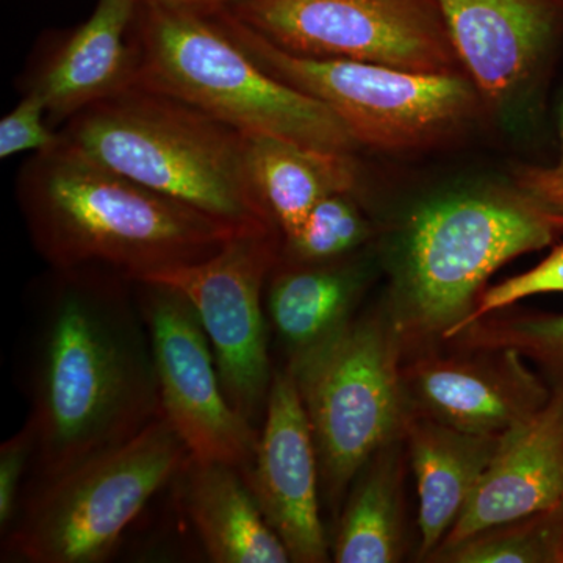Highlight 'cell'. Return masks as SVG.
Segmentation results:
<instances>
[{"mask_svg":"<svg viewBox=\"0 0 563 563\" xmlns=\"http://www.w3.org/2000/svg\"><path fill=\"white\" fill-rule=\"evenodd\" d=\"M55 273L33 325L29 484L120 446L163 417L150 331L129 290L132 282L102 268Z\"/></svg>","mask_w":563,"mask_h":563,"instance_id":"cell-1","label":"cell"},{"mask_svg":"<svg viewBox=\"0 0 563 563\" xmlns=\"http://www.w3.org/2000/svg\"><path fill=\"white\" fill-rule=\"evenodd\" d=\"M33 246L54 272L102 268L131 282L206 261L250 232L111 172L65 141L18 176Z\"/></svg>","mask_w":563,"mask_h":563,"instance_id":"cell-2","label":"cell"},{"mask_svg":"<svg viewBox=\"0 0 563 563\" xmlns=\"http://www.w3.org/2000/svg\"><path fill=\"white\" fill-rule=\"evenodd\" d=\"M60 133L91 161L166 198L243 231H279L251 179L246 135L190 103L135 85L81 110Z\"/></svg>","mask_w":563,"mask_h":563,"instance_id":"cell-3","label":"cell"},{"mask_svg":"<svg viewBox=\"0 0 563 563\" xmlns=\"http://www.w3.org/2000/svg\"><path fill=\"white\" fill-rule=\"evenodd\" d=\"M558 235L553 218L521 192L453 196L418 210L387 309L404 358L435 350L473 312L493 273Z\"/></svg>","mask_w":563,"mask_h":563,"instance_id":"cell-4","label":"cell"},{"mask_svg":"<svg viewBox=\"0 0 563 563\" xmlns=\"http://www.w3.org/2000/svg\"><path fill=\"white\" fill-rule=\"evenodd\" d=\"M135 29L136 87L190 103L244 135L351 154L358 146L324 103L262 69L213 14L141 3Z\"/></svg>","mask_w":563,"mask_h":563,"instance_id":"cell-5","label":"cell"},{"mask_svg":"<svg viewBox=\"0 0 563 563\" xmlns=\"http://www.w3.org/2000/svg\"><path fill=\"white\" fill-rule=\"evenodd\" d=\"M190 461V451L162 417L129 442L29 484L16 520L3 536L2 558L22 563L106 562L141 510L177 481Z\"/></svg>","mask_w":563,"mask_h":563,"instance_id":"cell-6","label":"cell"},{"mask_svg":"<svg viewBox=\"0 0 563 563\" xmlns=\"http://www.w3.org/2000/svg\"><path fill=\"white\" fill-rule=\"evenodd\" d=\"M402 363L387 312L352 318L288 363L312 426L321 487L332 510H339L369 459L402 437Z\"/></svg>","mask_w":563,"mask_h":563,"instance_id":"cell-7","label":"cell"},{"mask_svg":"<svg viewBox=\"0 0 563 563\" xmlns=\"http://www.w3.org/2000/svg\"><path fill=\"white\" fill-rule=\"evenodd\" d=\"M224 32L273 77L324 103L358 146L410 151L462 128L483 103L462 73L428 74L374 63L310 58L280 49L236 20L214 11Z\"/></svg>","mask_w":563,"mask_h":563,"instance_id":"cell-8","label":"cell"},{"mask_svg":"<svg viewBox=\"0 0 563 563\" xmlns=\"http://www.w3.org/2000/svg\"><path fill=\"white\" fill-rule=\"evenodd\" d=\"M228 10L301 57L428 74L462 68L437 0H239Z\"/></svg>","mask_w":563,"mask_h":563,"instance_id":"cell-9","label":"cell"},{"mask_svg":"<svg viewBox=\"0 0 563 563\" xmlns=\"http://www.w3.org/2000/svg\"><path fill=\"white\" fill-rule=\"evenodd\" d=\"M280 246L279 231L244 232L206 261L136 280L168 285L191 302L209 336L225 396L252 424L265 417L274 377L265 288Z\"/></svg>","mask_w":563,"mask_h":563,"instance_id":"cell-10","label":"cell"},{"mask_svg":"<svg viewBox=\"0 0 563 563\" xmlns=\"http://www.w3.org/2000/svg\"><path fill=\"white\" fill-rule=\"evenodd\" d=\"M133 284L150 331L163 417L192 461L228 463L250 472L261 431L229 402L195 307L168 285Z\"/></svg>","mask_w":563,"mask_h":563,"instance_id":"cell-11","label":"cell"},{"mask_svg":"<svg viewBox=\"0 0 563 563\" xmlns=\"http://www.w3.org/2000/svg\"><path fill=\"white\" fill-rule=\"evenodd\" d=\"M450 350L404 361L407 415L459 431L504 435L550 402V388L517 352Z\"/></svg>","mask_w":563,"mask_h":563,"instance_id":"cell-12","label":"cell"},{"mask_svg":"<svg viewBox=\"0 0 563 563\" xmlns=\"http://www.w3.org/2000/svg\"><path fill=\"white\" fill-rule=\"evenodd\" d=\"M243 474L291 562H328L332 554L321 521L317 446L288 368L274 372L254 463Z\"/></svg>","mask_w":563,"mask_h":563,"instance_id":"cell-13","label":"cell"},{"mask_svg":"<svg viewBox=\"0 0 563 563\" xmlns=\"http://www.w3.org/2000/svg\"><path fill=\"white\" fill-rule=\"evenodd\" d=\"M562 503L563 399L551 396L539 413L504 433L495 457L437 553Z\"/></svg>","mask_w":563,"mask_h":563,"instance_id":"cell-14","label":"cell"},{"mask_svg":"<svg viewBox=\"0 0 563 563\" xmlns=\"http://www.w3.org/2000/svg\"><path fill=\"white\" fill-rule=\"evenodd\" d=\"M462 68L483 102L520 91L554 32L551 0H437Z\"/></svg>","mask_w":563,"mask_h":563,"instance_id":"cell-15","label":"cell"},{"mask_svg":"<svg viewBox=\"0 0 563 563\" xmlns=\"http://www.w3.org/2000/svg\"><path fill=\"white\" fill-rule=\"evenodd\" d=\"M141 0H99L87 22L36 74L29 91L47 107L51 124L135 87L136 49L129 31Z\"/></svg>","mask_w":563,"mask_h":563,"instance_id":"cell-16","label":"cell"},{"mask_svg":"<svg viewBox=\"0 0 563 563\" xmlns=\"http://www.w3.org/2000/svg\"><path fill=\"white\" fill-rule=\"evenodd\" d=\"M503 435L459 431L407 415L402 439L415 474L421 558L431 559L461 517Z\"/></svg>","mask_w":563,"mask_h":563,"instance_id":"cell-17","label":"cell"},{"mask_svg":"<svg viewBox=\"0 0 563 563\" xmlns=\"http://www.w3.org/2000/svg\"><path fill=\"white\" fill-rule=\"evenodd\" d=\"M177 481L185 512L210 562H291L242 470L228 463L191 459Z\"/></svg>","mask_w":563,"mask_h":563,"instance_id":"cell-18","label":"cell"},{"mask_svg":"<svg viewBox=\"0 0 563 563\" xmlns=\"http://www.w3.org/2000/svg\"><path fill=\"white\" fill-rule=\"evenodd\" d=\"M347 258L325 263L279 261L274 266L266 282L265 309L290 358L354 318L365 280L361 268Z\"/></svg>","mask_w":563,"mask_h":563,"instance_id":"cell-19","label":"cell"},{"mask_svg":"<svg viewBox=\"0 0 563 563\" xmlns=\"http://www.w3.org/2000/svg\"><path fill=\"white\" fill-rule=\"evenodd\" d=\"M246 140L251 179L282 239L298 231L322 199L357 187L351 152L317 150L265 135H246Z\"/></svg>","mask_w":563,"mask_h":563,"instance_id":"cell-20","label":"cell"},{"mask_svg":"<svg viewBox=\"0 0 563 563\" xmlns=\"http://www.w3.org/2000/svg\"><path fill=\"white\" fill-rule=\"evenodd\" d=\"M401 439L377 451L352 483L333 542V561H401L406 548Z\"/></svg>","mask_w":563,"mask_h":563,"instance_id":"cell-21","label":"cell"},{"mask_svg":"<svg viewBox=\"0 0 563 563\" xmlns=\"http://www.w3.org/2000/svg\"><path fill=\"white\" fill-rule=\"evenodd\" d=\"M443 343L455 350L517 352L539 373L551 396L563 399V314L499 310L455 329Z\"/></svg>","mask_w":563,"mask_h":563,"instance_id":"cell-22","label":"cell"},{"mask_svg":"<svg viewBox=\"0 0 563 563\" xmlns=\"http://www.w3.org/2000/svg\"><path fill=\"white\" fill-rule=\"evenodd\" d=\"M432 562L563 563V503L544 512L495 526L439 551Z\"/></svg>","mask_w":563,"mask_h":563,"instance_id":"cell-23","label":"cell"},{"mask_svg":"<svg viewBox=\"0 0 563 563\" xmlns=\"http://www.w3.org/2000/svg\"><path fill=\"white\" fill-rule=\"evenodd\" d=\"M352 192L328 196L307 214L301 228L282 239L280 262L325 263L350 257L368 240V221Z\"/></svg>","mask_w":563,"mask_h":563,"instance_id":"cell-24","label":"cell"},{"mask_svg":"<svg viewBox=\"0 0 563 563\" xmlns=\"http://www.w3.org/2000/svg\"><path fill=\"white\" fill-rule=\"evenodd\" d=\"M544 292H563V244L555 247L536 268L483 290L479 298H477L473 312L459 328L481 320L487 314L509 309L514 303L531 298V296L544 295Z\"/></svg>","mask_w":563,"mask_h":563,"instance_id":"cell-25","label":"cell"},{"mask_svg":"<svg viewBox=\"0 0 563 563\" xmlns=\"http://www.w3.org/2000/svg\"><path fill=\"white\" fill-rule=\"evenodd\" d=\"M47 107L36 92L27 91L21 102L0 121V158L22 152H46L62 143V133L47 125Z\"/></svg>","mask_w":563,"mask_h":563,"instance_id":"cell-26","label":"cell"},{"mask_svg":"<svg viewBox=\"0 0 563 563\" xmlns=\"http://www.w3.org/2000/svg\"><path fill=\"white\" fill-rule=\"evenodd\" d=\"M35 442L27 424L0 446V531L5 536L22 503V481L32 470Z\"/></svg>","mask_w":563,"mask_h":563,"instance_id":"cell-27","label":"cell"},{"mask_svg":"<svg viewBox=\"0 0 563 563\" xmlns=\"http://www.w3.org/2000/svg\"><path fill=\"white\" fill-rule=\"evenodd\" d=\"M561 157L551 166H526L517 174L521 195L547 211L563 235V110Z\"/></svg>","mask_w":563,"mask_h":563,"instance_id":"cell-28","label":"cell"},{"mask_svg":"<svg viewBox=\"0 0 563 563\" xmlns=\"http://www.w3.org/2000/svg\"><path fill=\"white\" fill-rule=\"evenodd\" d=\"M239 0H141L144 5L163 7V9L198 11V13H214L228 9Z\"/></svg>","mask_w":563,"mask_h":563,"instance_id":"cell-29","label":"cell"}]
</instances>
